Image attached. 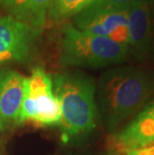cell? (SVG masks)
<instances>
[{
	"instance_id": "8fae6325",
	"label": "cell",
	"mask_w": 154,
	"mask_h": 155,
	"mask_svg": "<svg viewBox=\"0 0 154 155\" xmlns=\"http://www.w3.org/2000/svg\"><path fill=\"white\" fill-rule=\"evenodd\" d=\"M94 1L95 0H52L47 19L52 23L63 22L73 18Z\"/></svg>"
},
{
	"instance_id": "30bf717a",
	"label": "cell",
	"mask_w": 154,
	"mask_h": 155,
	"mask_svg": "<svg viewBox=\"0 0 154 155\" xmlns=\"http://www.w3.org/2000/svg\"><path fill=\"white\" fill-rule=\"evenodd\" d=\"M52 0H10L6 7L11 16L41 31L48 20Z\"/></svg>"
},
{
	"instance_id": "2e32d148",
	"label": "cell",
	"mask_w": 154,
	"mask_h": 155,
	"mask_svg": "<svg viewBox=\"0 0 154 155\" xmlns=\"http://www.w3.org/2000/svg\"><path fill=\"white\" fill-rule=\"evenodd\" d=\"M152 145H154V143H152Z\"/></svg>"
},
{
	"instance_id": "7a4b0ae2",
	"label": "cell",
	"mask_w": 154,
	"mask_h": 155,
	"mask_svg": "<svg viewBox=\"0 0 154 155\" xmlns=\"http://www.w3.org/2000/svg\"><path fill=\"white\" fill-rule=\"evenodd\" d=\"M55 91L61 109V139L68 142L86 135L95 127L96 102L94 80L80 71L53 75Z\"/></svg>"
},
{
	"instance_id": "8992f818",
	"label": "cell",
	"mask_w": 154,
	"mask_h": 155,
	"mask_svg": "<svg viewBox=\"0 0 154 155\" xmlns=\"http://www.w3.org/2000/svg\"><path fill=\"white\" fill-rule=\"evenodd\" d=\"M40 31L18 19L9 16L0 17V64L25 62L34 51Z\"/></svg>"
},
{
	"instance_id": "277c9868",
	"label": "cell",
	"mask_w": 154,
	"mask_h": 155,
	"mask_svg": "<svg viewBox=\"0 0 154 155\" xmlns=\"http://www.w3.org/2000/svg\"><path fill=\"white\" fill-rule=\"evenodd\" d=\"M61 109L53 92V80L43 68L38 66L24 77V96L17 123L32 122L40 126L60 124Z\"/></svg>"
},
{
	"instance_id": "9c48e42d",
	"label": "cell",
	"mask_w": 154,
	"mask_h": 155,
	"mask_svg": "<svg viewBox=\"0 0 154 155\" xmlns=\"http://www.w3.org/2000/svg\"><path fill=\"white\" fill-rule=\"evenodd\" d=\"M23 96L24 77L15 70L0 71V119L17 123Z\"/></svg>"
},
{
	"instance_id": "ba28073f",
	"label": "cell",
	"mask_w": 154,
	"mask_h": 155,
	"mask_svg": "<svg viewBox=\"0 0 154 155\" xmlns=\"http://www.w3.org/2000/svg\"><path fill=\"white\" fill-rule=\"evenodd\" d=\"M113 153L125 155L154 143V116L147 106L110 140Z\"/></svg>"
},
{
	"instance_id": "3957f363",
	"label": "cell",
	"mask_w": 154,
	"mask_h": 155,
	"mask_svg": "<svg viewBox=\"0 0 154 155\" xmlns=\"http://www.w3.org/2000/svg\"><path fill=\"white\" fill-rule=\"evenodd\" d=\"M129 47L65 23L61 28L59 61L63 66L101 68L125 60Z\"/></svg>"
},
{
	"instance_id": "4fadbf2b",
	"label": "cell",
	"mask_w": 154,
	"mask_h": 155,
	"mask_svg": "<svg viewBox=\"0 0 154 155\" xmlns=\"http://www.w3.org/2000/svg\"><path fill=\"white\" fill-rule=\"evenodd\" d=\"M147 108H148V109L150 110V112H151L152 115L154 116V101L151 102V103H150V104L148 105V106H147Z\"/></svg>"
},
{
	"instance_id": "9a60e30c",
	"label": "cell",
	"mask_w": 154,
	"mask_h": 155,
	"mask_svg": "<svg viewBox=\"0 0 154 155\" xmlns=\"http://www.w3.org/2000/svg\"><path fill=\"white\" fill-rule=\"evenodd\" d=\"M110 155H117V154H115V153H112V154H110Z\"/></svg>"
},
{
	"instance_id": "5b68a950",
	"label": "cell",
	"mask_w": 154,
	"mask_h": 155,
	"mask_svg": "<svg viewBox=\"0 0 154 155\" xmlns=\"http://www.w3.org/2000/svg\"><path fill=\"white\" fill-rule=\"evenodd\" d=\"M72 24L82 31L109 38L128 46L127 7H121L105 0H95L92 4L72 18Z\"/></svg>"
},
{
	"instance_id": "6da1fadb",
	"label": "cell",
	"mask_w": 154,
	"mask_h": 155,
	"mask_svg": "<svg viewBox=\"0 0 154 155\" xmlns=\"http://www.w3.org/2000/svg\"><path fill=\"white\" fill-rule=\"evenodd\" d=\"M153 81L146 71L123 66L106 71L98 82L97 105L104 126L112 131L139 110L152 92Z\"/></svg>"
},
{
	"instance_id": "52a82bcc",
	"label": "cell",
	"mask_w": 154,
	"mask_h": 155,
	"mask_svg": "<svg viewBox=\"0 0 154 155\" xmlns=\"http://www.w3.org/2000/svg\"><path fill=\"white\" fill-rule=\"evenodd\" d=\"M128 46L145 56L154 46V0H132L128 7Z\"/></svg>"
},
{
	"instance_id": "7c38bea8",
	"label": "cell",
	"mask_w": 154,
	"mask_h": 155,
	"mask_svg": "<svg viewBox=\"0 0 154 155\" xmlns=\"http://www.w3.org/2000/svg\"><path fill=\"white\" fill-rule=\"evenodd\" d=\"M105 1L112 3V4L121 6V7H129L130 3L132 2V0H105Z\"/></svg>"
},
{
	"instance_id": "5bb4252c",
	"label": "cell",
	"mask_w": 154,
	"mask_h": 155,
	"mask_svg": "<svg viewBox=\"0 0 154 155\" xmlns=\"http://www.w3.org/2000/svg\"><path fill=\"white\" fill-rule=\"evenodd\" d=\"M10 1V0H0V3H3V4H7V3Z\"/></svg>"
}]
</instances>
